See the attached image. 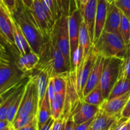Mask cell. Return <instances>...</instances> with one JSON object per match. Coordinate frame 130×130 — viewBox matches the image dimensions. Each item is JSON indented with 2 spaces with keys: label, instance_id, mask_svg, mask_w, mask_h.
<instances>
[{
  "label": "cell",
  "instance_id": "cell-1",
  "mask_svg": "<svg viewBox=\"0 0 130 130\" xmlns=\"http://www.w3.org/2000/svg\"><path fill=\"white\" fill-rule=\"evenodd\" d=\"M39 55V61L36 69L47 72L50 77L55 75H66L71 71V66L57 44L55 25Z\"/></svg>",
  "mask_w": 130,
  "mask_h": 130
},
{
  "label": "cell",
  "instance_id": "cell-2",
  "mask_svg": "<svg viewBox=\"0 0 130 130\" xmlns=\"http://www.w3.org/2000/svg\"><path fill=\"white\" fill-rule=\"evenodd\" d=\"M11 15L20 26L32 51L38 55L40 54L46 39L36 26L29 11L23 5L21 0H17V6L11 13Z\"/></svg>",
  "mask_w": 130,
  "mask_h": 130
},
{
  "label": "cell",
  "instance_id": "cell-3",
  "mask_svg": "<svg viewBox=\"0 0 130 130\" xmlns=\"http://www.w3.org/2000/svg\"><path fill=\"white\" fill-rule=\"evenodd\" d=\"M98 53L105 58H126L127 50L121 36L115 33L103 30L93 43Z\"/></svg>",
  "mask_w": 130,
  "mask_h": 130
},
{
  "label": "cell",
  "instance_id": "cell-4",
  "mask_svg": "<svg viewBox=\"0 0 130 130\" xmlns=\"http://www.w3.org/2000/svg\"><path fill=\"white\" fill-rule=\"evenodd\" d=\"M25 74L18 68L16 62L10 60L5 51L0 64V95L20 85Z\"/></svg>",
  "mask_w": 130,
  "mask_h": 130
},
{
  "label": "cell",
  "instance_id": "cell-5",
  "mask_svg": "<svg viewBox=\"0 0 130 130\" xmlns=\"http://www.w3.org/2000/svg\"><path fill=\"white\" fill-rule=\"evenodd\" d=\"M123 62V59L116 57L105 58L104 69L99 82L105 99L109 97L112 88L119 77Z\"/></svg>",
  "mask_w": 130,
  "mask_h": 130
},
{
  "label": "cell",
  "instance_id": "cell-6",
  "mask_svg": "<svg viewBox=\"0 0 130 130\" xmlns=\"http://www.w3.org/2000/svg\"><path fill=\"white\" fill-rule=\"evenodd\" d=\"M39 107V96L34 75L27 81L20 107L15 118L28 114H36ZM15 120V119H14Z\"/></svg>",
  "mask_w": 130,
  "mask_h": 130
},
{
  "label": "cell",
  "instance_id": "cell-7",
  "mask_svg": "<svg viewBox=\"0 0 130 130\" xmlns=\"http://www.w3.org/2000/svg\"><path fill=\"white\" fill-rule=\"evenodd\" d=\"M69 11L63 10L59 17L57 19L55 25L57 44L62 53L64 55L68 64L71 66V50L70 39L68 29Z\"/></svg>",
  "mask_w": 130,
  "mask_h": 130
},
{
  "label": "cell",
  "instance_id": "cell-8",
  "mask_svg": "<svg viewBox=\"0 0 130 130\" xmlns=\"http://www.w3.org/2000/svg\"><path fill=\"white\" fill-rule=\"evenodd\" d=\"M99 53L95 46L92 44L87 55L83 58L82 62L76 72V86L78 95L81 101L83 99V90L90 74L95 65Z\"/></svg>",
  "mask_w": 130,
  "mask_h": 130
},
{
  "label": "cell",
  "instance_id": "cell-9",
  "mask_svg": "<svg viewBox=\"0 0 130 130\" xmlns=\"http://www.w3.org/2000/svg\"><path fill=\"white\" fill-rule=\"evenodd\" d=\"M0 34L6 43L16 48L14 40L13 19L3 1L0 4Z\"/></svg>",
  "mask_w": 130,
  "mask_h": 130
},
{
  "label": "cell",
  "instance_id": "cell-10",
  "mask_svg": "<svg viewBox=\"0 0 130 130\" xmlns=\"http://www.w3.org/2000/svg\"><path fill=\"white\" fill-rule=\"evenodd\" d=\"M129 98L130 91L112 99H105L99 107L102 111L108 116L120 119L123 109Z\"/></svg>",
  "mask_w": 130,
  "mask_h": 130
},
{
  "label": "cell",
  "instance_id": "cell-11",
  "mask_svg": "<svg viewBox=\"0 0 130 130\" xmlns=\"http://www.w3.org/2000/svg\"><path fill=\"white\" fill-rule=\"evenodd\" d=\"M82 20V15L79 8H76L72 12H69L68 29L70 39L71 58L74 50L79 45V27Z\"/></svg>",
  "mask_w": 130,
  "mask_h": 130
},
{
  "label": "cell",
  "instance_id": "cell-12",
  "mask_svg": "<svg viewBox=\"0 0 130 130\" xmlns=\"http://www.w3.org/2000/svg\"><path fill=\"white\" fill-rule=\"evenodd\" d=\"M99 110L100 107L99 106L81 101L74 109L71 116L75 125H77L95 118Z\"/></svg>",
  "mask_w": 130,
  "mask_h": 130
},
{
  "label": "cell",
  "instance_id": "cell-13",
  "mask_svg": "<svg viewBox=\"0 0 130 130\" xmlns=\"http://www.w3.org/2000/svg\"><path fill=\"white\" fill-rule=\"evenodd\" d=\"M98 0H89L85 7L80 10L82 15L83 21L85 22L92 44L94 41L95 18L97 10Z\"/></svg>",
  "mask_w": 130,
  "mask_h": 130
},
{
  "label": "cell",
  "instance_id": "cell-14",
  "mask_svg": "<svg viewBox=\"0 0 130 130\" xmlns=\"http://www.w3.org/2000/svg\"><path fill=\"white\" fill-rule=\"evenodd\" d=\"M105 58L99 54L95 65L90 74L88 81L83 90V97L89 93L95 86L98 85L101 79L102 74L105 64Z\"/></svg>",
  "mask_w": 130,
  "mask_h": 130
},
{
  "label": "cell",
  "instance_id": "cell-15",
  "mask_svg": "<svg viewBox=\"0 0 130 130\" xmlns=\"http://www.w3.org/2000/svg\"><path fill=\"white\" fill-rule=\"evenodd\" d=\"M121 17V12L115 4H109L104 30L120 35Z\"/></svg>",
  "mask_w": 130,
  "mask_h": 130
},
{
  "label": "cell",
  "instance_id": "cell-16",
  "mask_svg": "<svg viewBox=\"0 0 130 130\" xmlns=\"http://www.w3.org/2000/svg\"><path fill=\"white\" fill-rule=\"evenodd\" d=\"M109 4L106 0H98L97 10L95 18L93 43L99 39L105 27Z\"/></svg>",
  "mask_w": 130,
  "mask_h": 130
},
{
  "label": "cell",
  "instance_id": "cell-17",
  "mask_svg": "<svg viewBox=\"0 0 130 130\" xmlns=\"http://www.w3.org/2000/svg\"><path fill=\"white\" fill-rule=\"evenodd\" d=\"M118 119L108 116L100 109L87 130H109Z\"/></svg>",
  "mask_w": 130,
  "mask_h": 130
},
{
  "label": "cell",
  "instance_id": "cell-18",
  "mask_svg": "<svg viewBox=\"0 0 130 130\" xmlns=\"http://www.w3.org/2000/svg\"><path fill=\"white\" fill-rule=\"evenodd\" d=\"M39 61V55L32 51L24 55H19L16 63L20 71L27 73L35 69Z\"/></svg>",
  "mask_w": 130,
  "mask_h": 130
},
{
  "label": "cell",
  "instance_id": "cell-19",
  "mask_svg": "<svg viewBox=\"0 0 130 130\" xmlns=\"http://www.w3.org/2000/svg\"><path fill=\"white\" fill-rule=\"evenodd\" d=\"M13 34L15 44L20 55H24L32 52L30 46L23 34L20 26L13 19Z\"/></svg>",
  "mask_w": 130,
  "mask_h": 130
},
{
  "label": "cell",
  "instance_id": "cell-20",
  "mask_svg": "<svg viewBox=\"0 0 130 130\" xmlns=\"http://www.w3.org/2000/svg\"><path fill=\"white\" fill-rule=\"evenodd\" d=\"M36 71L37 72L34 75L36 77L37 88H38L39 105L43 101L47 93L50 76L44 71H38V70H36Z\"/></svg>",
  "mask_w": 130,
  "mask_h": 130
},
{
  "label": "cell",
  "instance_id": "cell-21",
  "mask_svg": "<svg viewBox=\"0 0 130 130\" xmlns=\"http://www.w3.org/2000/svg\"><path fill=\"white\" fill-rule=\"evenodd\" d=\"M129 91H130V79L119 74L118 80L110 91L109 97L107 99L121 96Z\"/></svg>",
  "mask_w": 130,
  "mask_h": 130
},
{
  "label": "cell",
  "instance_id": "cell-22",
  "mask_svg": "<svg viewBox=\"0 0 130 130\" xmlns=\"http://www.w3.org/2000/svg\"><path fill=\"white\" fill-rule=\"evenodd\" d=\"M66 101V93H55L50 102L51 113L53 119L56 120L62 117Z\"/></svg>",
  "mask_w": 130,
  "mask_h": 130
},
{
  "label": "cell",
  "instance_id": "cell-23",
  "mask_svg": "<svg viewBox=\"0 0 130 130\" xmlns=\"http://www.w3.org/2000/svg\"><path fill=\"white\" fill-rule=\"evenodd\" d=\"M36 117L38 129L40 127H41L43 124H45L52 118L50 102L49 99H48L47 93L46 94V96L43 101L39 105Z\"/></svg>",
  "mask_w": 130,
  "mask_h": 130
},
{
  "label": "cell",
  "instance_id": "cell-24",
  "mask_svg": "<svg viewBox=\"0 0 130 130\" xmlns=\"http://www.w3.org/2000/svg\"><path fill=\"white\" fill-rule=\"evenodd\" d=\"M25 83H22L20 85V86H19V88H18L16 95H15V98H14L11 105H10V108H9L6 119H7L11 124H12L17 114L18 110H19V107H20L23 95H24Z\"/></svg>",
  "mask_w": 130,
  "mask_h": 130
},
{
  "label": "cell",
  "instance_id": "cell-25",
  "mask_svg": "<svg viewBox=\"0 0 130 130\" xmlns=\"http://www.w3.org/2000/svg\"><path fill=\"white\" fill-rule=\"evenodd\" d=\"M89 32L85 22L82 20L79 27V45L81 48L83 53V58H85L88 53L89 50L92 45Z\"/></svg>",
  "mask_w": 130,
  "mask_h": 130
},
{
  "label": "cell",
  "instance_id": "cell-26",
  "mask_svg": "<svg viewBox=\"0 0 130 130\" xmlns=\"http://www.w3.org/2000/svg\"><path fill=\"white\" fill-rule=\"evenodd\" d=\"M119 32L121 36L126 47L127 57L130 53V20L122 12Z\"/></svg>",
  "mask_w": 130,
  "mask_h": 130
},
{
  "label": "cell",
  "instance_id": "cell-27",
  "mask_svg": "<svg viewBox=\"0 0 130 130\" xmlns=\"http://www.w3.org/2000/svg\"><path fill=\"white\" fill-rule=\"evenodd\" d=\"M105 100L102 89L99 83L97 86H95L88 95L84 96L82 101L99 107Z\"/></svg>",
  "mask_w": 130,
  "mask_h": 130
},
{
  "label": "cell",
  "instance_id": "cell-28",
  "mask_svg": "<svg viewBox=\"0 0 130 130\" xmlns=\"http://www.w3.org/2000/svg\"><path fill=\"white\" fill-rule=\"evenodd\" d=\"M68 74L66 75H55L50 77L55 93L66 92L67 84V76Z\"/></svg>",
  "mask_w": 130,
  "mask_h": 130
},
{
  "label": "cell",
  "instance_id": "cell-29",
  "mask_svg": "<svg viewBox=\"0 0 130 130\" xmlns=\"http://www.w3.org/2000/svg\"><path fill=\"white\" fill-rule=\"evenodd\" d=\"M19 87L13 91L11 93L10 95H9L6 99H5L3 104L0 105V119H6L7 118L8 112L9 108L16 95L17 92Z\"/></svg>",
  "mask_w": 130,
  "mask_h": 130
},
{
  "label": "cell",
  "instance_id": "cell-30",
  "mask_svg": "<svg viewBox=\"0 0 130 130\" xmlns=\"http://www.w3.org/2000/svg\"><path fill=\"white\" fill-rule=\"evenodd\" d=\"M83 59V50L79 45L77 47L71 56V70L77 72Z\"/></svg>",
  "mask_w": 130,
  "mask_h": 130
},
{
  "label": "cell",
  "instance_id": "cell-31",
  "mask_svg": "<svg viewBox=\"0 0 130 130\" xmlns=\"http://www.w3.org/2000/svg\"><path fill=\"white\" fill-rule=\"evenodd\" d=\"M36 116V114H28L18 117L13 122L12 126L16 130L20 129L30 123Z\"/></svg>",
  "mask_w": 130,
  "mask_h": 130
},
{
  "label": "cell",
  "instance_id": "cell-32",
  "mask_svg": "<svg viewBox=\"0 0 130 130\" xmlns=\"http://www.w3.org/2000/svg\"><path fill=\"white\" fill-rule=\"evenodd\" d=\"M44 1H45L47 7L49 9L52 18L53 20L56 21L57 19L59 17L58 15L60 14L58 5H57V0H44Z\"/></svg>",
  "mask_w": 130,
  "mask_h": 130
},
{
  "label": "cell",
  "instance_id": "cell-33",
  "mask_svg": "<svg viewBox=\"0 0 130 130\" xmlns=\"http://www.w3.org/2000/svg\"><path fill=\"white\" fill-rule=\"evenodd\" d=\"M114 4L130 20V0H116Z\"/></svg>",
  "mask_w": 130,
  "mask_h": 130
},
{
  "label": "cell",
  "instance_id": "cell-34",
  "mask_svg": "<svg viewBox=\"0 0 130 130\" xmlns=\"http://www.w3.org/2000/svg\"><path fill=\"white\" fill-rule=\"evenodd\" d=\"M109 130H128V120L121 118L112 126Z\"/></svg>",
  "mask_w": 130,
  "mask_h": 130
},
{
  "label": "cell",
  "instance_id": "cell-35",
  "mask_svg": "<svg viewBox=\"0 0 130 130\" xmlns=\"http://www.w3.org/2000/svg\"><path fill=\"white\" fill-rule=\"evenodd\" d=\"M120 74L130 79V53L124 60L121 69Z\"/></svg>",
  "mask_w": 130,
  "mask_h": 130
},
{
  "label": "cell",
  "instance_id": "cell-36",
  "mask_svg": "<svg viewBox=\"0 0 130 130\" xmlns=\"http://www.w3.org/2000/svg\"><path fill=\"white\" fill-rule=\"evenodd\" d=\"M67 119L64 118H60L56 119L53 122L52 130H63Z\"/></svg>",
  "mask_w": 130,
  "mask_h": 130
},
{
  "label": "cell",
  "instance_id": "cell-37",
  "mask_svg": "<svg viewBox=\"0 0 130 130\" xmlns=\"http://www.w3.org/2000/svg\"><path fill=\"white\" fill-rule=\"evenodd\" d=\"M17 130H38V121H37V117H35L31 121L28 123L27 125L24 126L22 128Z\"/></svg>",
  "mask_w": 130,
  "mask_h": 130
},
{
  "label": "cell",
  "instance_id": "cell-38",
  "mask_svg": "<svg viewBox=\"0 0 130 130\" xmlns=\"http://www.w3.org/2000/svg\"><path fill=\"white\" fill-rule=\"evenodd\" d=\"M2 1L11 13L16 7L17 0H2Z\"/></svg>",
  "mask_w": 130,
  "mask_h": 130
},
{
  "label": "cell",
  "instance_id": "cell-39",
  "mask_svg": "<svg viewBox=\"0 0 130 130\" xmlns=\"http://www.w3.org/2000/svg\"><path fill=\"white\" fill-rule=\"evenodd\" d=\"M121 118L126 119H129L130 118V98L126 104L124 109L121 112Z\"/></svg>",
  "mask_w": 130,
  "mask_h": 130
},
{
  "label": "cell",
  "instance_id": "cell-40",
  "mask_svg": "<svg viewBox=\"0 0 130 130\" xmlns=\"http://www.w3.org/2000/svg\"><path fill=\"white\" fill-rule=\"evenodd\" d=\"M47 94H48V99H49L50 102H51V101L53 100V97H54L55 93L54 88H53V84H52V81L50 80V79L49 83H48V90H47Z\"/></svg>",
  "mask_w": 130,
  "mask_h": 130
},
{
  "label": "cell",
  "instance_id": "cell-41",
  "mask_svg": "<svg viewBox=\"0 0 130 130\" xmlns=\"http://www.w3.org/2000/svg\"><path fill=\"white\" fill-rule=\"evenodd\" d=\"M93 118L90 119V120L88 121L85 122V123H82V124L75 125L73 130H87L88 128V127L90 126V124H91V122H92Z\"/></svg>",
  "mask_w": 130,
  "mask_h": 130
},
{
  "label": "cell",
  "instance_id": "cell-42",
  "mask_svg": "<svg viewBox=\"0 0 130 130\" xmlns=\"http://www.w3.org/2000/svg\"><path fill=\"white\" fill-rule=\"evenodd\" d=\"M75 126V124L72 119V116H70L66 120V124H65L63 130H73Z\"/></svg>",
  "mask_w": 130,
  "mask_h": 130
},
{
  "label": "cell",
  "instance_id": "cell-43",
  "mask_svg": "<svg viewBox=\"0 0 130 130\" xmlns=\"http://www.w3.org/2000/svg\"><path fill=\"white\" fill-rule=\"evenodd\" d=\"M12 124L7 119H0V130L10 129Z\"/></svg>",
  "mask_w": 130,
  "mask_h": 130
},
{
  "label": "cell",
  "instance_id": "cell-44",
  "mask_svg": "<svg viewBox=\"0 0 130 130\" xmlns=\"http://www.w3.org/2000/svg\"><path fill=\"white\" fill-rule=\"evenodd\" d=\"M54 121L55 119H53L52 117L45 124H43L41 127H40L38 130H52V126H53Z\"/></svg>",
  "mask_w": 130,
  "mask_h": 130
},
{
  "label": "cell",
  "instance_id": "cell-45",
  "mask_svg": "<svg viewBox=\"0 0 130 130\" xmlns=\"http://www.w3.org/2000/svg\"><path fill=\"white\" fill-rule=\"evenodd\" d=\"M21 1L28 10H31L32 6V0H21Z\"/></svg>",
  "mask_w": 130,
  "mask_h": 130
},
{
  "label": "cell",
  "instance_id": "cell-46",
  "mask_svg": "<svg viewBox=\"0 0 130 130\" xmlns=\"http://www.w3.org/2000/svg\"><path fill=\"white\" fill-rule=\"evenodd\" d=\"M65 1H66V0H57V5H58V8H59V11H60V14L61 13L65 10L64 8Z\"/></svg>",
  "mask_w": 130,
  "mask_h": 130
},
{
  "label": "cell",
  "instance_id": "cell-47",
  "mask_svg": "<svg viewBox=\"0 0 130 130\" xmlns=\"http://www.w3.org/2000/svg\"><path fill=\"white\" fill-rule=\"evenodd\" d=\"M88 1L89 0H79V10H82Z\"/></svg>",
  "mask_w": 130,
  "mask_h": 130
},
{
  "label": "cell",
  "instance_id": "cell-48",
  "mask_svg": "<svg viewBox=\"0 0 130 130\" xmlns=\"http://www.w3.org/2000/svg\"><path fill=\"white\" fill-rule=\"evenodd\" d=\"M5 51V49H3V48H0V64H1V60H2V57L3 55V53Z\"/></svg>",
  "mask_w": 130,
  "mask_h": 130
},
{
  "label": "cell",
  "instance_id": "cell-49",
  "mask_svg": "<svg viewBox=\"0 0 130 130\" xmlns=\"http://www.w3.org/2000/svg\"><path fill=\"white\" fill-rule=\"evenodd\" d=\"M75 3V5H76V7L77 8H79V0H74Z\"/></svg>",
  "mask_w": 130,
  "mask_h": 130
},
{
  "label": "cell",
  "instance_id": "cell-50",
  "mask_svg": "<svg viewBox=\"0 0 130 130\" xmlns=\"http://www.w3.org/2000/svg\"><path fill=\"white\" fill-rule=\"evenodd\" d=\"M107 2L109 4H114L116 1V0H106Z\"/></svg>",
  "mask_w": 130,
  "mask_h": 130
},
{
  "label": "cell",
  "instance_id": "cell-51",
  "mask_svg": "<svg viewBox=\"0 0 130 130\" xmlns=\"http://www.w3.org/2000/svg\"><path fill=\"white\" fill-rule=\"evenodd\" d=\"M0 48H3V49H5V46H4L3 44H2V43H1V40H0Z\"/></svg>",
  "mask_w": 130,
  "mask_h": 130
},
{
  "label": "cell",
  "instance_id": "cell-52",
  "mask_svg": "<svg viewBox=\"0 0 130 130\" xmlns=\"http://www.w3.org/2000/svg\"><path fill=\"white\" fill-rule=\"evenodd\" d=\"M128 130H130V121L128 120Z\"/></svg>",
  "mask_w": 130,
  "mask_h": 130
},
{
  "label": "cell",
  "instance_id": "cell-53",
  "mask_svg": "<svg viewBox=\"0 0 130 130\" xmlns=\"http://www.w3.org/2000/svg\"><path fill=\"white\" fill-rule=\"evenodd\" d=\"M10 130H16V129H15V128H13V126H11V128H10Z\"/></svg>",
  "mask_w": 130,
  "mask_h": 130
},
{
  "label": "cell",
  "instance_id": "cell-54",
  "mask_svg": "<svg viewBox=\"0 0 130 130\" xmlns=\"http://www.w3.org/2000/svg\"><path fill=\"white\" fill-rule=\"evenodd\" d=\"M1 2H2V0H0V3Z\"/></svg>",
  "mask_w": 130,
  "mask_h": 130
},
{
  "label": "cell",
  "instance_id": "cell-55",
  "mask_svg": "<svg viewBox=\"0 0 130 130\" xmlns=\"http://www.w3.org/2000/svg\"><path fill=\"white\" fill-rule=\"evenodd\" d=\"M128 120H129V121H130V118H129V119H128Z\"/></svg>",
  "mask_w": 130,
  "mask_h": 130
},
{
  "label": "cell",
  "instance_id": "cell-56",
  "mask_svg": "<svg viewBox=\"0 0 130 130\" xmlns=\"http://www.w3.org/2000/svg\"><path fill=\"white\" fill-rule=\"evenodd\" d=\"M7 130H10V129H7Z\"/></svg>",
  "mask_w": 130,
  "mask_h": 130
},
{
  "label": "cell",
  "instance_id": "cell-57",
  "mask_svg": "<svg viewBox=\"0 0 130 130\" xmlns=\"http://www.w3.org/2000/svg\"><path fill=\"white\" fill-rule=\"evenodd\" d=\"M1 3H0V4H1Z\"/></svg>",
  "mask_w": 130,
  "mask_h": 130
}]
</instances>
